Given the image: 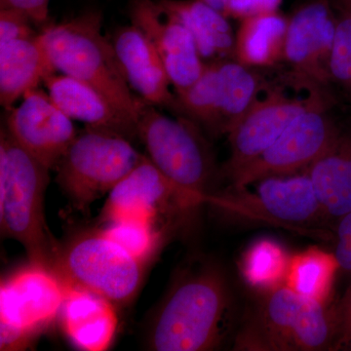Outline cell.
Returning <instances> with one entry per match:
<instances>
[{
  "label": "cell",
  "mask_w": 351,
  "mask_h": 351,
  "mask_svg": "<svg viewBox=\"0 0 351 351\" xmlns=\"http://www.w3.org/2000/svg\"><path fill=\"white\" fill-rule=\"evenodd\" d=\"M255 193L234 189L219 196V206L248 215L293 230L327 223L319 198L306 171L298 174L271 176L257 182Z\"/></svg>",
  "instance_id": "12"
},
{
  "label": "cell",
  "mask_w": 351,
  "mask_h": 351,
  "mask_svg": "<svg viewBox=\"0 0 351 351\" xmlns=\"http://www.w3.org/2000/svg\"><path fill=\"white\" fill-rule=\"evenodd\" d=\"M335 230L336 248L334 253L338 258L339 269L351 274V211L339 219Z\"/></svg>",
  "instance_id": "31"
},
{
  "label": "cell",
  "mask_w": 351,
  "mask_h": 351,
  "mask_svg": "<svg viewBox=\"0 0 351 351\" xmlns=\"http://www.w3.org/2000/svg\"><path fill=\"white\" fill-rule=\"evenodd\" d=\"M129 86L142 100L179 115V105L171 91L169 77L154 44L134 24L117 27L110 36Z\"/></svg>",
  "instance_id": "17"
},
{
  "label": "cell",
  "mask_w": 351,
  "mask_h": 351,
  "mask_svg": "<svg viewBox=\"0 0 351 351\" xmlns=\"http://www.w3.org/2000/svg\"><path fill=\"white\" fill-rule=\"evenodd\" d=\"M258 293L237 332L235 350H334L335 302L320 304L286 285Z\"/></svg>",
  "instance_id": "2"
},
{
  "label": "cell",
  "mask_w": 351,
  "mask_h": 351,
  "mask_svg": "<svg viewBox=\"0 0 351 351\" xmlns=\"http://www.w3.org/2000/svg\"><path fill=\"white\" fill-rule=\"evenodd\" d=\"M337 1L339 2L341 5L345 6L351 12V0H337Z\"/></svg>",
  "instance_id": "34"
},
{
  "label": "cell",
  "mask_w": 351,
  "mask_h": 351,
  "mask_svg": "<svg viewBox=\"0 0 351 351\" xmlns=\"http://www.w3.org/2000/svg\"><path fill=\"white\" fill-rule=\"evenodd\" d=\"M332 4L337 29L330 61L331 86L337 85L351 98V12L337 0Z\"/></svg>",
  "instance_id": "27"
},
{
  "label": "cell",
  "mask_w": 351,
  "mask_h": 351,
  "mask_svg": "<svg viewBox=\"0 0 351 351\" xmlns=\"http://www.w3.org/2000/svg\"><path fill=\"white\" fill-rule=\"evenodd\" d=\"M145 263L101 230L80 233L60 247L51 270L64 286L82 289L126 306L144 279Z\"/></svg>",
  "instance_id": "6"
},
{
  "label": "cell",
  "mask_w": 351,
  "mask_h": 351,
  "mask_svg": "<svg viewBox=\"0 0 351 351\" xmlns=\"http://www.w3.org/2000/svg\"><path fill=\"white\" fill-rule=\"evenodd\" d=\"M283 0H226L223 14L228 19L241 21L258 14L278 11Z\"/></svg>",
  "instance_id": "29"
},
{
  "label": "cell",
  "mask_w": 351,
  "mask_h": 351,
  "mask_svg": "<svg viewBox=\"0 0 351 351\" xmlns=\"http://www.w3.org/2000/svg\"><path fill=\"white\" fill-rule=\"evenodd\" d=\"M311 101L267 151L245 166L232 179L234 189H245L271 176L304 172L331 147L341 126L332 119L334 97L330 92L308 91Z\"/></svg>",
  "instance_id": "8"
},
{
  "label": "cell",
  "mask_w": 351,
  "mask_h": 351,
  "mask_svg": "<svg viewBox=\"0 0 351 351\" xmlns=\"http://www.w3.org/2000/svg\"><path fill=\"white\" fill-rule=\"evenodd\" d=\"M337 336L334 350H348L351 345V283L345 295L335 302Z\"/></svg>",
  "instance_id": "30"
},
{
  "label": "cell",
  "mask_w": 351,
  "mask_h": 351,
  "mask_svg": "<svg viewBox=\"0 0 351 351\" xmlns=\"http://www.w3.org/2000/svg\"><path fill=\"white\" fill-rule=\"evenodd\" d=\"M233 59L248 68H267L284 61L289 18L278 11L239 21Z\"/></svg>",
  "instance_id": "23"
},
{
  "label": "cell",
  "mask_w": 351,
  "mask_h": 351,
  "mask_svg": "<svg viewBox=\"0 0 351 351\" xmlns=\"http://www.w3.org/2000/svg\"><path fill=\"white\" fill-rule=\"evenodd\" d=\"M49 168L2 127L0 133V226L4 237L24 246L29 263L51 269L60 250L44 211Z\"/></svg>",
  "instance_id": "3"
},
{
  "label": "cell",
  "mask_w": 351,
  "mask_h": 351,
  "mask_svg": "<svg viewBox=\"0 0 351 351\" xmlns=\"http://www.w3.org/2000/svg\"><path fill=\"white\" fill-rule=\"evenodd\" d=\"M203 2L207 3L208 5L213 7L217 9L219 12L223 13V8H225V4L226 0H202Z\"/></svg>",
  "instance_id": "33"
},
{
  "label": "cell",
  "mask_w": 351,
  "mask_h": 351,
  "mask_svg": "<svg viewBox=\"0 0 351 351\" xmlns=\"http://www.w3.org/2000/svg\"><path fill=\"white\" fill-rule=\"evenodd\" d=\"M311 101V92L306 97H294L278 87L260 95L228 135L230 157L226 171L228 177L267 151Z\"/></svg>",
  "instance_id": "14"
},
{
  "label": "cell",
  "mask_w": 351,
  "mask_h": 351,
  "mask_svg": "<svg viewBox=\"0 0 351 351\" xmlns=\"http://www.w3.org/2000/svg\"><path fill=\"white\" fill-rule=\"evenodd\" d=\"M317 193L327 223H337L351 211V127L338 137L306 170Z\"/></svg>",
  "instance_id": "21"
},
{
  "label": "cell",
  "mask_w": 351,
  "mask_h": 351,
  "mask_svg": "<svg viewBox=\"0 0 351 351\" xmlns=\"http://www.w3.org/2000/svg\"><path fill=\"white\" fill-rule=\"evenodd\" d=\"M193 120L182 115L170 117L143 100L137 117L138 138L147 156L168 179L199 198L213 202L210 182L215 165L212 152Z\"/></svg>",
  "instance_id": "5"
},
{
  "label": "cell",
  "mask_w": 351,
  "mask_h": 351,
  "mask_svg": "<svg viewBox=\"0 0 351 351\" xmlns=\"http://www.w3.org/2000/svg\"><path fill=\"white\" fill-rule=\"evenodd\" d=\"M41 34L58 73L98 90L137 124L143 100L129 86L110 39L104 34L100 11L87 10L46 25Z\"/></svg>",
  "instance_id": "4"
},
{
  "label": "cell",
  "mask_w": 351,
  "mask_h": 351,
  "mask_svg": "<svg viewBox=\"0 0 351 351\" xmlns=\"http://www.w3.org/2000/svg\"><path fill=\"white\" fill-rule=\"evenodd\" d=\"M53 101L73 120L86 127L138 138L137 124L114 107L98 90L64 73H55L43 82Z\"/></svg>",
  "instance_id": "18"
},
{
  "label": "cell",
  "mask_w": 351,
  "mask_h": 351,
  "mask_svg": "<svg viewBox=\"0 0 351 351\" xmlns=\"http://www.w3.org/2000/svg\"><path fill=\"white\" fill-rule=\"evenodd\" d=\"M336 29L332 0H311L289 18L284 61L295 86L331 92L330 61Z\"/></svg>",
  "instance_id": "11"
},
{
  "label": "cell",
  "mask_w": 351,
  "mask_h": 351,
  "mask_svg": "<svg viewBox=\"0 0 351 351\" xmlns=\"http://www.w3.org/2000/svg\"><path fill=\"white\" fill-rule=\"evenodd\" d=\"M166 15L184 25L193 34L206 63L233 59L235 34L228 18L202 0H157Z\"/></svg>",
  "instance_id": "22"
},
{
  "label": "cell",
  "mask_w": 351,
  "mask_h": 351,
  "mask_svg": "<svg viewBox=\"0 0 351 351\" xmlns=\"http://www.w3.org/2000/svg\"><path fill=\"white\" fill-rule=\"evenodd\" d=\"M202 204L199 198L168 179L145 156L110 191L101 219L105 223L128 218L156 223L160 215L172 211L186 213Z\"/></svg>",
  "instance_id": "13"
},
{
  "label": "cell",
  "mask_w": 351,
  "mask_h": 351,
  "mask_svg": "<svg viewBox=\"0 0 351 351\" xmlns=\"http://www.w3.org/2000/svg\"><path fill=\"white\" fill-rule=\"evenodd\" d=\"M66 287L55 272L31 263L0 286V350H22L59 317Z\"/></svg>",
  "instance_id": "9"
},
{
  "label": "cell",
  "mask_w": 351,
  "mask_h": 351,
  "mask_svg": "<svg viewBox=\"0 0 351 351\" xmlns=\"http://www.w3.org/2000/svg\"><path fill=\"white\" fill-rule=\"evenodd\" d=\"M261 80L234 59L207 63L197 82L176 94L179 115L214 136L228 135L261 94Z\"/></svg>",
  "instance_id": "10"
},
{
  "label": "cell",
  "mask_w": 351,
  "mask_h": 351,
  "mask_svg": "<svg viewBox=\"0 0 351 351\" xmlns=\"http://www.w3.org/2000/svg\"><path fill=\"white\" fill-rule=\"evenodd\" d=\"M64 287L60 319L66 336L80 350H107L119 326L114 304L88 291Z\"/></svg>",
  "instance_id": "19"
},
{
  "label": "cell",
  "mask_w": 351,
  "mask_h": 351,
  "mask_svg": "<svg viewBox=\"0 0 351 351\" xmlns=\"http://www.w3.org/2000/svg\"><path fill=\"white\" fill-rule=\"evenodd\" d=\"M144 156L129 138L86 127L78 132L55 167L57 182L73 204L83 210L110 193Z\"/></svg>",
  "instance_id": "7"
},
{
  "label": "cell",
  "mask_w": 351,
  "mask_h": 351,
  "mask_svg": "<svg viewBox=\"0 0 351 351\" xmlns=\"http://www.w3.org/2000/svg\"><path fill=\"white\" fill-rule=\"evenodd\" d=\"M232 306L223 270L205 265L180 277L166 295L147 332L156 351L214 350L221 345Z\"/></svg>",
  "instance_id": "1"
},
{
  "label": "cell",
  "mask_w": 351,
  "mask_h": 351,
  "mask_svg": "<svg viewBox=\"0 0 351 351\" xmlns=\"http://www.w3.org/2000/svg\"><path fill=\"white\" fill-rule=\"evenodd\" d=\"M348 350H351V345L350 346V348H348Z\"/></svg>",
  "instance_id": "35"
},
{
  "label": "cell",
  "mask_w": 351,
  "mask_h": 351,
  "mask_svg": "<svg viewBox=\"0 0 351 351\" xmlns=\"http://www.w3.org/2000/svg\"><path fill=\"white\" fill-rule=\"evenodd\" d=\"M51 0H0V8H11L24 13L34 25H45L49 19Z\"/></svg>",
  "instance_id": "32"
},
{
  "label": "cell",
  "mask_w": 351,
  "mask_h": 351,
  "mask_svg": "<svg viewBox=\"0 0 351 351\" xmlns=\"http://www.w3.org/2000/svg\"><path fill=\"white\" fill-rule=\"evenodd\" d=\"M129 18L149 38L169 77L175 94L197 82L206 68L191 32L166 15L154 0H129Z\"/></svg>",
  "instance_id": "16"
},
{
  "label": "cell",
  "mask_w": 351,
  "mask_h": 351,
  "mask_svg": "<svg viewBox=\"0 0 351 351\" xmlns=\"http://www.w3.org/2000/svg\"><path fill=\"white\" fill-rule=\"evenodd\" d=\"M58 73L41 32L32 38L0 43V104L7 112L25 94Z\"/></svg>",
  "instance_id": "20"
},
{
  "label": "cell",
  "mask_w": 351,
  "mask_h": 351,
  "mask_svg": "<svg viewBox=\"0 0 351 351\" xmlns=\"http://www.w3.org/2000/svg\"><path fill=\"white\" fill-rule=\"evenodd\" d=\"M73 121L47 91L36 88L8 110L4 127L23 149L51 170L77 135Z\"/></svg>",
  "instance_id": "15"
},
{
  "label": "cell",
  "mask_w": 351,
  "mask_h": 351,
  "mask_svg": "<svg viewBox=\"0 0 351 351\" xmlns=\"http://www.w3.org/2000/svg\"><path fill=\"white\" fill-rule=\"evenodd\" d=\"M291 257L282 245L269 239H258L245 252L241 274L257 292L285 285Z\"/></svg>",
  "instance_id": "25"
},
{
  "label": "cell",
  "mask_w": 351,
  "mask_h": 351,
  "mask_svg": "<svg viewBox=\"0 0 351 351\" xmlns=\"http://www.w3.org/2000/svg\"><path fill=\"white\" fill-rule=\"evenodd\" d=\"M339 270L335 253L311 247L291 257L285 285L313 301L331 304Z\"/></svg>",
  "instance_id": "24"
},
{
  "label": "cell",
  "mask_w": 351,
  "mask_h": 351,
  "mask_svg": "<svg viewBox=\"0 0 351 351\" xmlns=\"http://www.w3.org/2000/svg\"><path fill=\"white\" fill-rule=\"evenodd\" d=\"M101 232L144 263L151 260L160 245L161 233L149 219H117L108 223Z\"/></svg>",
  "instance_id": "26"
},
{
  "label": "cell",
  "mask_w": 351,
  "mask_h": 351,
  "mask_svg": "<svg viewBox=\"0 0 351 351\" xmlns=\"http://www.w3.org/2000/svg\"><path fill=\"white\" fill-rule=\"evenodd\" d=\"M34 25L32 20L20 11L0 8V43L36 36L39 32L34 29Z\"/></svg>",
  "instance_id": "28"
}]
</instances>
